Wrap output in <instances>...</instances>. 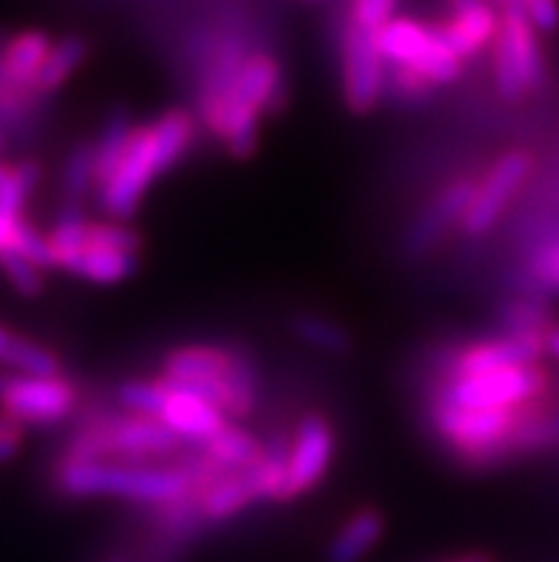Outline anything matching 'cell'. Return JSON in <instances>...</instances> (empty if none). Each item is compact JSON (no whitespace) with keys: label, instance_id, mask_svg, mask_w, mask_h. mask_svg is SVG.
Masks as SVG:
<instances>
[{"label":"cell","instance_id":"obj_1","mask_svg":"<svg viewBox=\"0 0 559 562\" xmlns=\"http://www.w3.org/2000/svg\"><path fill=\"white\" fill-rule=\"evenodd\" d=\"M191 140H194V121L186 109H171L146 126H135L121 166L98 189L100 209L112 221H132L141 212L143 198L155 180L180 164Z\"/></svg>","mask_w":559,"mask_h":562},{"label":"cell","instance_id":"obj_2","mask_svg":"<svg viewBox=\"0 0 559 562\" xmlns=\"http://www.w3.org/2000/svg\"><path fill=\"white\" fill-rule=\"evenodd\" d=\"M57 492L75 499L114 497L141 506H169L191 494V474L178 465H128L109 460H64L55 471Z\"/></svg>","mask_w":559,"mask_h":562},{"label":"cell","instance_id":"obj_3","mask_svg":"<svg viewBox=\"0 0 559 562\" xmlns=\"http://www.w3.org/2000/svg\"><path fill=\"white\" fill-rule=\"evenodd\" d=\"M186 442L155 417L100 414L80 426L64 451V460H109L128 465H166Z\"/></svg>","mask_w":559,"mask_h":562},{"label":"cell","instance_id":"obj_4","mask_svg":"<svg viewBox=\"0 0 559 562\" xmlns=\"http://www.w3.org/2000/svg\"><path fill=\"white\" fill-rule=\"evenodd\" d=\"M532 406V403H528ZM462 408L434 400L432 423L443 440L451 446L462 460L477 465H489L496 454H508L511 440L525 420V408Z\"/></svg>","mask_w":559,"mask_h":562},{"label":"cell","instance_id":"obj_5","mask_svg":"<svg viewBox=\"0 0 559 562\" xmlns=\"http://www.w3.org/2000/svg\"><path fill=\"white\" fill-rule=\"evenodd\" d=\"M143 237L121 221H86L78 249L64 263L66 274L98 285H114L128 280L141 266Z\"/></svg>","mask_w":559,"mask_h":562},{"label":"cell","instance_id":"obj_6","mask_svg":"<svg viewBox=\"0 0 559 562\" xmlns=\"http://www.w3.org/2000/svg\"><path fill=\"white\" fill-rule=\"evenodd\" d=\"M374 43L385 66H409L434 86H448L462 75V57L448 46L437 26L394 18L374 32Z\"/></svg>","mask_w":559,"mask_h":562},{"label":"cell","instance_id":"obj_7","mask_svg":"<svg viewBox=\"0 0 559 562\" xmlns=\"http://www.w3.org/2000/svg\"><path fill=\"white\" fill-rule=\"evenodd\" d=\"M551 378L543 363L511 366V369L482 371L466 378H448L437 400L462 408H523L548 394Z\"/></svg>","mask_w":559,"mask_h":562},{"label":"cell","instance_id":"obj_8","mask_svg":"<svg viewBox=\"0 0 559 562\" xmlns=\"http://www.w3.org/2000/svg\"><path fill=\"white\" fill-rule=\"evenodd\" d=\"M78 408V385L64 374L55 378H9L0 394V412L18 426H55Z\"/></svg>","mask_w":559,"mask_h":562},{"label":"cell","instance_id":"obj_9","mask_svg":"<svg viewBox=\"0 0 559 562\" xmlns=\"http://www.w3.org/2000/svg\"><path fill=\"white\" fill-rule=\"evenodd\" d=\"M534 171V155L525 149L505 151L500 160L489 169L485 180L477 183V194L468 206L466 217H462L460 228L468 237L489 235L496 221L503 217L505 209L511 206V200L517 198L525 180L532 178Z\"/></svg>","mask_w":559,"mask_h":562},{"label":"cell","instance_id":"obj_10","mask_svg":"<svg viewBox=\"0 0 559 562\" xmlns=\"http://www.w3.org/2000/svg\"><path fill=\"white\" fill-rule=\"evenodd\" d=\"M389 89V66L377 49L374 35L348 23L343 35V100L355 114L374 112Z\"/></svg>","mask_w":559,"mask_h":562},{"label":"cell","instance_id":"obj_11","mask_svg":"<svg viewBox=\"0 0 559 562\" xmlns=\"http://www.w3.org/2000/svg\"><path fill=\"white\" fill-rule=\"evenodd\" d=\"M334 426L323 414H305L289 442L286 457V503L309 494L323 483L334 460Z\"/></svg>","mask_w":559,"mask_h":562},{"label":"cell","instance_id":"obj_12","mask_svg":"<svg viewBox=\"0 0 559 562\" xmlns=\"http://www.w3.org/2000/svg\"><path fill=\"white\" fill-rule=\"evenodd\" d=\"M546 357V335L543 331H503L494 340H480L466 346L451 357L448 374L466 378L482 371L511 369V366L543 363Z\"/></svg>","mask_w":559,"mask_h":562},{"label":"cell","instance_id":"obj_13","mask_svg":"<svg viewBox=\"0 0 559 562\" xmlns=\"http://www.w3.org/2000/svg\"><path fill=\"white\" fill-rule=\"evenodd\" d=\"M164 378L175 383H212V380H257L255 363L243 351L191 342L164 357Z\"/></svg>","mask_w":559,"mask_h":562},{"label":"cell","instance_id":"obj_14","mask_svg":"<svg viewBox=\"0 0 559 562\" xmlns=\"http://www.w3.org/2000/svg\"><path fill=\"white\" fill-rule=\"evenodd\" d=\"M474 194L477 180H454L446 192L439 194L432 206L425 209L417 221L411 223L409 235H405V249H409L411 255H423V251L434 249L439 237L446 235V228H451L454 223H462Z\"/></svg>","mask_w":559,"mask_h":562},{"label":"cell","instance_id":"obj_15","mask_svg":"<svg viewBox=\"0 0 559 562\" xmlns=\"http://www.w3.org/2000/svg\"><path fill=\"white\" fill-rule=\"evenodd\" d=\"M198 499L200 517H203L205 526H214V522H226L237 514L246 512L248 506L260 503V483H257L255 465L251 469H234L220 474L212 485H205L203 492L191 494Z\"/></svg>","mask_w":559,"mask_h":562},{"label":"cell","instance_id":"obj_16","mask_svg":"<svg viewBox=\"0 0 559 562\" xmlns=\"http://www.w3.org/2000/svg\"><path fill=\"white\" fill-rule=\"evenodd\" d=\"M496 37L508 46L528 92H537L543 80H546V55H543V46H539V32L525 18L523 9L511 3L500 12V35Z\"/></svg>","mask_w":559,"mask_h":562},{"label":"cell","instance_id":"obj_17","mask_svg":"<svg viewBox=\"0 0 559 562\" xmlns=\"http://www.w3.org/2000/svg\"><path fill=\"white\" fill-rule=\"evenodd\" d=\"M437 32L466 60V57H474L482 49L494 46L496 32H500V9L494 3H482L477 9H466V12H451L446 23H439Z\"/></svg>","mask_w":559,"mask_h":562},{"label":"cell","instance_id":"obj_18","mask_svg":"<svg viewBox=\"0 0 559 562\" xmlns=\"http://www.w3.org/2000/svg\"><path fill=\"white\" fill-rule=\"evenodd\" d=\"M52 46H55L52 37L46 32H41V29H26L21 35H14L0 49V71H3V78L12 86H21V89L35 92L37 75H41Z\"/></svg>","mask_w":559,"mask_h":562},{"label":"cell","instance_id":"obj_19","mask_svg":"<svg viewBox=\"0 0 559 562\" xmlns=\"http://www.w3.org/2000/svg\"><path fill=\"white\" fill-rule=\"evenodd\" d=\"M283 92V69L277 57L266 52H251L243 60L237 80H234V98L255 106L257 112H269L277 106V98Z\"/></svg>","mask_w":559,"mask_h":562},{"label":"cell","instance_id":"obj_20","mask_svg":"<svg viewBox=\"0 0 559 562\" xmlns=\"http://www.w3.org/2000/svg\"><path fill=\"white\" fill-rule=\"evenodd\" d=\"M382 535H385V514L377 508H360L332 537L326 562H362L380 546Z\"/></svg>","mask_w":559,"mask_h":562},{"label":"cell","instance_id":"obj_21","mask_svg":"<svg viewBox=\"0 0 559 562\" xmlns=\"http://www.w3.org/2000/svg\"><path fill=\"white\" fill-rule=\"evenodd\" d=\"M0 366L23 378H55L60 374V357L41 342L0 326Z\"/></svg>","mask_w":559,"mask_h":562},{"label":"cell","instance_id":"obj_22","mask_svg":"<svg viewBox=\"0 0 559 562\" xmlns=\"http://www.w3.org/2000/svg\"><path fill=\"white\" fill-rule=\"evenodd\" d=\"M266 442L257 440L251 431L241 428L237 423H228L223 431L212 437L209 442L200 446V454H205L212 463H217L220 469L234 471V469H251L262 457Z\"/></svg>","mask_w":559,"mask_h":562},{"label":"cell","instance_id":"obj_23","mask_svg":"<svg viewBox=\"0 0 559 562\" xmlns=\"http://www.w3.org/2000/svg\"><path fill=\"white\" fill-rule=\"evenodd\" d=\"M86 55H89V43L78 35L60 37V41L52 46L46 64H43L41 75H37L35 94L37 98H49L52 92H57L66 80L75 75V71L83 66Z\"/></svg>","mask_w":559,"mask_h":562},{"label":"cell","instance_id":"obj_24","mask_svg":"<svg viewBox=\"0 0 559 562\" xmlns=\"http://www.w3.org/2000/svg\"><path fill=\"white\" fill-rule=\"evenodd\" d=\"M135 132V123L128 121L126 112L109 114V121L100 128V137L94 140V160H98V189L114 175L121 166L123 151L128 146V137Z\"/></svg>","mask_w":559,"mask_h":562},{"label":"cell","instance_id":"obj_25","mask_svg":"<svg viewBox=\"0 0 559 562\" xmlns=\"http://www.w3.org/2000/svg\"><path fill=\"white\" fill-rule=\"evenodd\" d=\"M64 194L69 203L86 198L98 189V160H94V143H80L78 149H71L69 160L64 166Z\"/></svg>","mask_w":559,"mask_h":562},{"label":"cell","instance_id":"obj_26","mask_svg":"<svg viewBox=\"0 0 559 562\" xmlns=\"http://www.w3.org/2000/svg\"><path fill=\"white\" fill-rule=\"evenodd\" d=\"M294 335L303 342L314 346V349L326 351V355H346L351 349V337L346 335V328L337 323L317 317V314H303L294 321Z\"/></svg>","mask_w":559,"mask_h":562},{"label":"cell","instance_id":"obj_27","mask_svg":"<svg viewBox=\"0 0 559 562\" xmlns=\"http://www.w3.org/2000/svg\"><path fill=\"white\" fill-rule=\"evenodd\" d=\"M503 326L505 331H543V335H548L557 323L551 321V312L543 300L517 297L505 303Z\"/></svg>","mask_w":559,"mask_h":562},{"label":"cell","instance_id":"obj_28","mask_svg":"<svg viewBox=\"0 0 559 562\" xmlns=\"http://www.w3.org/2000/svg\"><path fill=\"white\" fill-rule=\"evenodd\" d=\"M528 278L539 294H559V235H548L528 257Z\"/></svg>","mask_w":559,"mask_h":562},{"label":"cell","instance_id":"obj_29","mask_svg":"<svg viewBox=\"0 0 559 562\" xmlns=\"http://www.w3.org/2000/svg\"><path fill=\"white\" fill-rule=\"evenodd\" d=\"M0 271H3V278L9 280L14 292L26 294V297H35L41 294L43 289V274L46 271L37 269L32 260H26L18 251H7V255H0Z\"/></svg>","mask_w":559,"mask_h":562},{"label":"cell","instance_id":"obj_30","mask_svg":"<svg viewBox=\"0 0 559 562\" xmlns=\"http://www.w3.org/2000/svg\"><path fill=\"white\" fill-rule=\"evenodd\" d=\"M389 89L405 103H425V100H432L437 86L409 66H389Z\"/></svg>","mask_w":559,"mask_h":562},{"label":"cell","instance_id":"obj_31","mask_svg":"<svg viewBox=\"0 0 559 562\" xmlns=\"http://www.w3.org/2000/svg\"><path fill=\"white\" fill-rule=\"evenodd\" d=\"M396 3L400 0H351V14H348V23H355L357 29H366V32H380L382 26L396 18Z\"/></svg>","mask_w":559,"mask_h":562},{"label":"cell","instance_id":"obj_32","mask_svg":"<svg viewBox=\"0 0 559 562\" xmlns=\"http://www.w3.org/2000/svg\"><path fill=\"white\" fill-rule=\"evenodd\" d=\"M511 3L523 9V14L539 35H557L559 32V0H511Z\"/></svg>","mask_w":559,"mask_h":562},{"label":"cell","instance_id":"obj_33","mask_svg":"<svg viewBox=\"0 0 559 562\" xmlns=\"http://www.w3.org/2000/svg\"><path fill=\"white\" fill-rule=\"evenodd\" d=\"M0 440H23V426H18L3 412H0Z\"/></svg>","mask_w":559,"mask_h":562},{"label":"cell","instance_id":"obj_34","mask_svg":"<svg viewBox=\"0 0 559 562\" xmlns=\"http://www.w3.org/2000/svg\"><path fill=\"white\" fill-rule=\"evenodd\" d=\"M546 357H551V360L559 363V326H554L546 335Z\"/></svg>","mask_w":559,"mask_h":562},{"label":"cell","instance_id":"obj_35","mask_svg":"<svg viewBox=\"0 0 559 562\" xmlns=\"http://www.w3.org/2000/svg\"><path fill=\"white\" fill-rule=\"evenodd\" d=\"M23 440H0V463H9L14 454H18V449H21Z\"/></svg>","mask_w":559,"mask_h":562},{"label":"cell","instance_id":"obj_36","mask_svg":"<svg viewBox=\"0 0 559 562\" xmlns=\"http://www.w3.org/2000/svg\"><path fill=\"white\" fill-rule=\"evenodd\" d=\"M482 3H491V0H448L451 12H466V9H477Z\"/></svg>","mask_w":559,"mask_h":562},{"label":"cell","instance_id":"obj_37","mask_svg":"<svg viewBox=\"0 0 559 562\" xmlns=\"http://www.w3.org/2000/svg\"><path fill=\"white\" fill-rule=\"evenodd\" d=\"M448 562H494L489 554H462V557H454Z\"/></svg>","mask_w":559,"mask_h":562},{"label":"cell","instance_id":"obj_38","mask_svg":"<svg viewBox=\"0 0 559 562\" xmlns=\"http://www.w3.org/2000/svg\"><path fill=\"white\" fill-rule=\"evenodd\" d=\"M9 171H12V166H3V164H0V186L7 183V178H9Z\"/></svg>","mask_w":559,"mask_h":562},{"label":"cell","instance_id":"obj_39","mask_svg":"<svg viewBox=\"0 0 559 562\" xmlns=\"http://www.w3.org/2000/svg\"><path fill=\"white\" fill-rule=\"evenodd\" d=\"M491 3H494V7H496V9H500V12H503V9H505V7H508L511 0H491Z\"/></svg>","mask_w":559,"mask_h":562},{"label":"cell","instance_id":"obj_40","mask_svg":"<svg viewBox=\"0 0 559 562\" xmlns=\"http://www.w3.org/2000/svg\"><path fill=\"white\" fill-rule=\"evenodd\" d=\"M7 383H9L7 374H0V394H3V389H7Z\"/></svg>","mask_w":559,"mask_h":562},{"label":"cell","instance_id":"obj_41","mask_svg":"<svg viewBox=\"0 0 559 562\" xmlns=\"http://www.w3.org/2000/svg\"><path fill=\"white\" fill-rule=\"evenodd\" d=\"M107 562H132V560H128V557H112V560H107Z\"/></svg>","mask_w":559,"mask_h":562}]
</instances>
